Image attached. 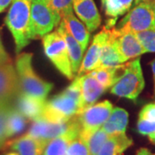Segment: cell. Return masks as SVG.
<instances>
[{
	"mask_svg": "<svg viewBox=\"0 0 155 155\" xmlns=\"http://www.w3.org/2000/svg\"><path fill=\"white\" fill-rule=\"evenodd\" d=\"M109 134L102 129L99 128L96 132L92 134L87 140L86 144L88 146L89 152L91 155H97L99 153L101 147L104 144L107 139L109 138Z\"/></svg>",
	"mask_w": 155,
	"mask_h": 155,
	"instance_id": "27",
	"label": "cell"
},
{
	"mask_svg": "<svg viewBox=\"0 0 155 155\" xmlns=\"http://www.w3.org/2000/svg\"><path fill=\"white\" fill-rule=\"evenodd\" d=\"M77 122V116L66 122H51L43 118L33 121L27 134L34 138L49 142L51 140L59 137L71 128Z\"/></svg>",
	"mask_w": 155,
	"mask_h": 155,
	"instance_id": "10",
	"label": "cell"
},
{
	"mask_svg": "<svg viewBox=\"0 0 155 155\" xmlns=\"http://www.w3.org/2000/svg\"><path fill=\"white\" fill-rule=\"evenodd\" d=\"M145 53H155V30H146L136 34Z\"/></svg>",
	"mask_w": 155,
	"mask_h": 155,
	"instance_id": "29",
	"label": "cell"
},
{
	"mask_svg": "<svg viewBox=\"0 0 155 155\" xmlns=\"http://www.w3.org/2000/svg\"><path fill=\"white\" fill-rule=\"evenodd\" d=\"M108 28L104 27L102 31L95 35L91 44L89 47V49L87 50L85 55L84 56L82 63L77 73L78 76L83 75L96 69L100 60L103 48L108 39Z\"/></svg>",
	"mask_w": 155,
	"mask_h": 155,
	"instance_id": "13",
	"label": "cell"
},
{
	"mask_svg": "<svg viewBox=\"0 0 155 155\" xmlns=\"http://www.w3.org/2000/svg\"><path fill=\"white\" fill-rule=\"evenodd\" d=\"M113 109L114 106L110 102L104 100L95 104L77 115L80 125L79 136L86 141L92 134L102 127L109 118Z\"/></svg>",
	"mask_w": 155,
	"mask_h": 155,
	"instance_id": "7",
	"label": "cell"
},
{
	"mask_svg": "<svg viewBox=\"0 0 155 155\" xmlns=\"http://www.w3.org/2000/svg\"><path fill=\"white\" fill-rule=\"evenodd\" d=\"M108 33H109L108 39H107L105 44L103 48L102 54L100 56V60L96 69H99V68H120L125 64V63L122 64L120 61L118 53H117L116 48L114 46V42H113L110 34L109 32V29H108Z\"/></svg>",
	"mask_w": 155,
	"mask_h": 155,
	"instance_id": "23",
	"label": "cell"
},
{
	"mask_svg": "<svg viewBox=\"0 0 155 155\" xmlns=\"http://www.w3.org/2000/svg\"><path fill=\"white\" fill-rule=\"evenodd\" d=\"M33 54H18L16 60V71L19 80L21 93L41 100H47V97L54 84L44 81L35 73L32 66Z\"/></svg>",
	"mask_w": 155,
	"mask_h": 155,
	"instance_id": "1",
	"label": "cell"
},
{
	"mask_svg": "<svg viewBox=\"0 0 155 155\" xmlns=\"http://www.w3.org/2000/svg\"><path fill=\"white\" fill-rule=\"evenodd\" d=\"M72 9L90 32L99 28L101 17L93 0H73Z\"/></svg>",
	"mask_w": 155,
	"mask_h": 155,
	"instance_id": "14",
	"label": "cell"
},
{
	"mask_svg": "<svg viewBox=\"0 0 155 155\" xmlns=\"http://www.w3.org/2000/svg\"><path fill=\"white\" fill-rule=\"evenodd\" d=\"M80 134V125L78 120L67 133L51 140L44 150L43 155H65L70 143Z\"/></svg>",
	"mask_w": 155,
	"mask_h": 155,
	"instance_id": "17",
	"label": "cell"
},
{
	"mask_svg": "<svg viewBox=\"0 0 155 155\" xmlns=\"http://www.w3.org/2000/svg\"><path fill=\"white\" fill-rule=\"evenodd\" d=\"M145 88V79L140 57L125 63L122 73L110 87V92L115 96L135 100Z\"/></svg>",
	"mask_w": 155,
	"mask_h": 155,
	"instance_id": "3",
	"label": "cell"
},
{
	"mask_svg": "<svg viewBox=\"0 0 155 155\" xmlns=\"http://www.w3.org/2000/svg\"><path fill=\"white\" fill-rule=\"evenodd\" d=\"M27 124V118L22 115L17 108L12 107L8 115L6 135L7 139L20 134L23 131Z\"/></svg>",
	"mask_w": 155,
	"mask_h": 155,
	"instance_id": "25",
	"label": "cell"
},
{
	"mask_svg": "<svg viewBox=\"0 0 155 155\" xmlns=\"http://www.w3.org/2000/svg\"><path fill=\"white\" fill-rule=\"evenodd\" d=\"M56 30L63 36V38L66 41L67 50H68V54H69L70 61H71L72 73L75 76L78 72L80 65H81L82 61H83L84 52V51L81 48V46L78 44L77 41L68 33V31L66 29L64 24L62 23L61 21L60 24L58 25Z\"/></svg>",
	"mask_w": 155,
	"mask_h": 155,
	"instance_id": "19",
	"label": "cell"
},
{
	"mask_svg": "<svg viewBox=\"0 0 155 155\" xmlns=\"http://www.w3.org/2000/svg\"><path fill=\"white\" fill-rule=\"evenodd\" d=\"M147 137L149 139L150 141H151L153 145H155V131L153 134H151L150 135H148Z\"/></svg>",
	"mask_w": 155,
	"mask_h": 155,
	"instance_id": "37",
	"label": "cell"
},
{
	"mask_svg": "<svg viewBox=\"0 0 155 155\" xmlns=\"http://www.w3.org/2000/svg\"><path fill=\"white\" fill-rule=\"evenodd\" d=\"M116 28L122 33L155 30V4L141 3L133 6Z\"/></svg>",
	"mask_w": 155,
	"mask_h": 155,
	"instance_id": "5",
	"label": "cell"
},
{
	"mask_svg": "<svg viewBox=\"0 0 155 155\" xmlns=\"http://www.w3.org/2000/svg\"><path fill=\"white\" fill-rule=\"evenodd\" d=\"M151 67H152V72H153V83H154V86H153V91H154V96H155V59L151 62Z\"/></svg>",
	"mask_w": 155,
	"mask_h": 155,
	"instance_id": "36",
	"label": "cell"
},
{
	"mask_svg": "<svg viewBox=\"0 0 155 155\" xmlns=\"http://www.w3.org/2000/svg\"><path fill=\"white\" fill-rule=\"evenodd\" d=\"M5 155H18V154H17L16 152H12V153H7V154Z\"/></svg>",
	"mask_w": 155,
	"mask_h": 155,
	"instance_id": "38",
	"label": "cell"
},
{
	"mask_svg": "<svg viewBox=\"0 0 155 155\" xmlns=\"http://www.w3.org/2000/svg\"><path fill=\"white\" fill-rule=\"evenodd\" d=\"M20 93L19 80L13 63L0 64V103L12 104Z\"/></svg>",
	"mask_w": 155,
	"mask_h": 155,
	"instance_id": "11",
	"label": "cell"
},
{
	"mask_svg": "<svg viewBox=\"0 0 155 155\" xmlns=\"http://www.w3.org/2000/svg\"><path fill=\"white\" fill-rule=\"evenodd\" d=\"M65 155H91L86 141L79 135L70 143Z\"/></svg>",
	"mask_w": 155,
	"mask_h": 155,
	"instance_id": "30",
	"label": "cell"
},
{
	"mask_svg": "<svg viewBox=\"0 0 155 155\" xmlns=\"http://www.w3.org/2000/svg\"><path fill=\"white\" fill-rule=\"evenodd\" d=\"M1 29L0 28V64H6V63H12L11 57L8 54V53L6 52L5 48L4 47V45L2 43V40H1Z\"/></svg>",
	"mask_w": 155,
	"mask_h": 155,
	"instance_id": "32",
	"label": "cell"
},
{
	"mask_svg": "<svg viewBox=\"0 0 155 155\" xmlns=\"http://www.w3.org/2000/svg\"><path fill=\"white\" fill-rule=\"evenodd\" d=\"M48 5L54 11L57 12L62 17L67 12L73 11L72 2L73 0H46Z\"/></svg>",
	"mask_w": 155,
	"mask_h": 155,
	"instance_id": "31",
	"label": "cell"
},
{
	"mask_svg": "<svg viewBox=\"0 0 155 155\" xmlns=\"http://www.w3.org/2000/svg\"><path fill=\"white\" fill-rule=\"evenodd\" d=\"M141 3H148V4H155V0H134L133 6L137 5Z\"/></svg>",
	"mask_w": 155,
	"mask_h": 155,
	"instance_id": "35",
	"label": "cell"
},
{
	"mask_svg": "<svg viewBox=\"0 0 155 155\" xmlns=\"http://www.w3.org/2000/svg\"><path fill=\"white\" fill-rule=\"evenodd\" d=\"M61 22L68 33L77 41L84 51H85L91 39V32L87 29L86 26L74 16L73 11L67 12L63 15L61 17Z\"/></svg>",
	"mask_w": 155,
	"mask_h": 155,
	"instance_id": "16",
	"label": "cell"
},
{
	"mask_svg": "<svg viewBox=\"0 0 155 155\" xmlns=\"http://www.w3.org/2000/svg\"><path fill=\"white\" fill-rule=\"evenodd\" d=\"M61 21V15L53 11L46 0H32L28 26L30 41L41 39L58 27Z\"/></svg>",
	"mask_w": 155,
	"mask_h": 155,
	"instance_id": "4",
	"label": "cell"
},
{
	"mask_svg": "<svg viewBox=\"0 0 155 155\" xmlns=\"http://www.w3.org/2000/svg\"><path fill=\"white\" fill-rule=\"evenodd\" d=\"M31 3L32 0H12L5 17V24L13 36L17 54L30 42L28 26Z\"/></svg>",
	"mask_w": 155,
	"mask_h": 155,
	"instance_id": "2",
	"label": "cell"
},
{
	"mask_svg": "<svg viewBox=\"0 0 155 155\" xmlns=\"http://www.w3.org/2000/svg\"><path fill=\"white\" fill-rule=\"evenodd\" d=\"M127 123H128L127 111L122 108L116 107L113 109L109 118L104 123L101 128L110 136L126 134Z\"/></svg>",
	"mask_w": 155,
	"mask_h": 155,
	"instance_id": "20",
	"label": "cell"
},
{
	"mask_svg": "<svg viewBox=\"0 0 155 155\" xmlns=\"http://www.w3.org/2000/svg\"><path fill=\"white\" fill-rule=\"evenodd\" d=\"M45 54L54 67L68 79H73L70 57L66 41L57 30L50 32L41 38Z\"/></svg>",
	"mask_w": 155,
	"mask_h": 155,
	"instance_id": "6",
	"label": "cell"
},
{
	"mask_svg": "<svg viewBox=\"0 0 155 155\" xmlns=\"http://www.w3.org/2000/svg\"><path fill=\"white\" fill-rule=\"evenodd\" d=\"M12 0H0V13L5 11L6 8L11 5Z\"/></svg>",
	"mask_w": 155,
	"mask_h": 155,
	"instance_id": "33",
	"label": "cell"
},
{
	"mask_svg": "<svg viewBox=\"0 0 155 155\" xmlns=\"http://www.w3.org/2000/svg\"><path fill=\"white\" fill-rule=\"evenodd\" d=\"M46 101L20 93L17 98V109L27 119L35 121L41 117Z\"/></svg>",
	"mask_w": 155,
	"mask_h": 155,
	"instance_id": "18",
	"label": "cell"
},
{
	"mask_svg": "<svg viewBox=\"0 0 155 155\" xmlns=\"http://www.w3.org/2000/svg\"><path fill=\"white\" fill-rule=\"evenodd\" d=\"M13 106L10 103H0V148L6 144V126L7 119L11 109Z\"/></svg>",
	"mask_w": 155,
	"mask_h": 155,
	"instance_id": "28",
	"label": "cell"
},
{
	"mask_svg": "<svg viewBox=\"0 0 155 155\" xmlns=\"http://www.w3.org/2000/svg\"><path fill=\"white\" fill-rule=\"evenodd\" d=\"M108 29L122 64L127 62L129 60L136 59L145 54L144 49L136 36V34L122 33L119 32L116 27Z\"/></svg>",
	"mask_w": 155,
	"mask_h": 155,
	"instance_id": "9",
	"label": "cell"
},
{
	"mask_svg": "<svg viewBox=\"0 0 155 155\" xmlns=\"http://www.w3.org/2000/svg\"><path fill=\"white\" fill-rule=\"evenodd\" d=\"M80 85V100L78 103V115L96 104L102 94L105 91L103 85L89 73L78 76Z\"/></svg>",
	"mask_w": 155,
	"mask_h": 155,
	"instance_id": "12",
	"label": "cell"
},
{
	"mask_svg": "<svg viewBox=\"0 0 155 155\" xmlns=\"http://www.w3.org/2000/svg\"><path fill=\"white\" fill-rule=\"evenodd\" d=\"M133 145V140L126 134L110 135L101 147L97 155H122Z\"/></svg>",
	"mask_w": 155,
	"mask_h": 155,
	"instance_id": "22",
	"label": "cell"
},
{
	"mask_svg": "<svg viewBox=\"0 0 155 155\" xmlns=\"http://www.w3.org/2000/svg\"><path fill=\"white\" fill-rule=\"evenodd\" d=\"M78 112V103L64 91L47 100L41 118L51 122L70 121Z\"/></svg>",
	"mask_w": 155,
	"mask_h": 155,
	"instance_id": "8",
	"label": "cell"
},
{
	"mask_svg": "<svg viewBox=\"0 0 155 155\" xmlns=\"http://www.w3.org/2000/svg\"><path fill=\"white\" fill-rule=\"evenodd\" d=\"M48 142L24 134L7 143V146L18 155H43Z\"/></svg>",
	"mask_w": 155,
	"mask_h": 155,
	"instance_id": "15",
	"label": "cell"
},
{
	"mask_svg": "<svg viewBox=\"0 0 155 155\" xmlns=\"http://www.w3.org/2000/svg\"><path fill=\"white\" fill-rule=\"evenodd\" d=\"M137 131L145 136H148L155 131V103L145 105L140 111Z\"/></svg>",
	"mask_w": 155,
	"mask_h": 155,
	"instance_id": "24",
	"label": "cell"
},
{
	"mask_svg": "<svg viewBox=\"0 0 155 155\" xmlns=\"http://www.w3.org/2000/svg\"><path fill=\"white\" fill-rule=\"evenodd\" d=\"M125 64L120 68H99V69H95L92 71H90L89 73L92 77H94L98 82H99L103 87L105 89L110 88L111 86L115 84L117 78L119 77L120 74L118 72L122 70Z\"/></svg>",
	"mask_w": 155,
	"mask_h": 155,
	"instance_id": "26",
	"label": "cell"
},
{
	"mask_svg": "<svg viewBox=\"0 0 155 155\" xmlns=\"http://www.w3.org/2000/svg\"><path fill=\"white\" fill-rule=\"evenodd\" d=\"M133 5L134 0H102V6L110 18L106 28H113L116 19L130 11Z\"/></svg>",
	"mask_w": 155,
	"mask_h": 155,
	"instance_id": "21",
	"label": "cell"
},
{
	"mask_svg": "<svg viewBox=\"0 0 155 155\" xmlns=\"http://www.w3.org/2000/svg\"><path fill=\"white\" fill-rule=\"evenodd\" d=\"M135 155H153V153L150 152L149 149H147L146 147H142V148H140L137 151Z\"/></svg>",
	"mask_w": 155,
	"mask_h": 155,
	"instance_id": "34",
	"label": "cell"
}]
</instances>
